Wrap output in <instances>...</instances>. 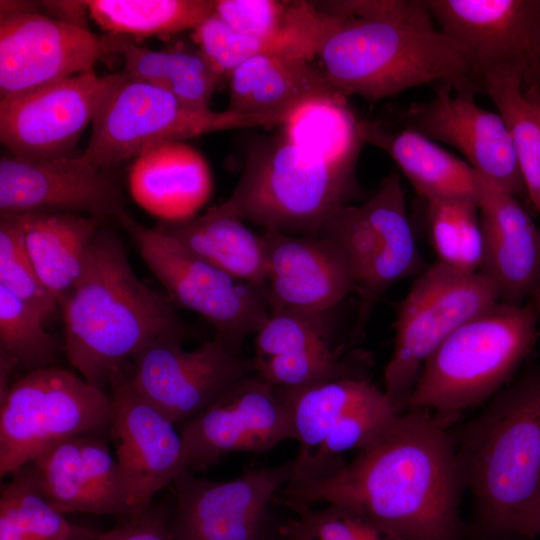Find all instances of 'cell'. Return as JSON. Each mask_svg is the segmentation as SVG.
<instances>
[{
    "label": "cell",
    "mask_w": 540,
    "mask_h": 540,
    "mask_svg": "<svg viewBox=\"0 0 540 540\" xmlns=\"http://www.w3.org/2000/svg\"><path fill=\"white\" fill-rule=\"evenodd\" d=\"M426 102L410 105L403 126L458 150L480 176L519 200L527 198L512 136L499 113L478 106L474 96L446 85Z\"/></svg>",
    "instance_id": "cell-21"
},
{
    "label": "cell",
    "mask_w": 540,
    "mask_h": 540,
    "mask_svg": "<svg viewBox=\"0 0 540 540\" xmlns=\"http://www.w3.org/2000/svg\"><path fill=\"white\" fill-rule=\"evenodd\" d=\"M522 93L525 100L534 112L536 118L540 122V89L535 85L523 84Z\"/></svg>",
    "instance_id": "cell-44"
},
{
    "label": "cell",
    "mask_w": 540,
    "mask_h": 540,
    "mask_svg": "<svg viewBox=\"0 0 540 540\" xmlns=\"http://www.w3.org/2000/svg\"><path fill=\"white\" fill-rule=\"evenodd\" d=\"M482 83L509 129L527 198L540 214V122L523 96V76L510 70L489 72Z\"/></svg>",
    "instance_id": "cell-35"
},
{
    "label": "cell",
    "mask_w": 540,
    "mask_h": 540,
    "mask_svg": "<svg viewBox=\"0 0 540 540\" xmlns=\"http://www.w3.org/2000/svg\"><path fill=\"white\" fill-rule=\"evenodd\" d=\"M361 141L385 151L425 201L467 199L477 202L478 174L436 142L402 125L358 120Z\"/></svg>",
    "instance_id": "cell-28"
},
{
    "label": "cell",
    "mask_w": 540,
    "mask_h": 540,
    "mask_svg": "<svg viewBox=\"0 0 540 540\" xmlns=\"http://www.w3.org/2000/svg\"><path fill=\"white\" fill-rule=\"evenodd\" d=\"M477 205L483 237L479 272L500 301L524 304L540 275V229L518 198L479 174Z\"/></svg>",
    "instance_id": "cell-25"
},
{
    "label": "cell",
    "mask_w": 540,
    "mask_h": 540,
    "mask_svg": "<svg viewBox=\"0 0 540 540\" xmlns=\"http://www.w3.org/2000/svg\"><path fill=\"white\" fill-rule=\"evenodd\" d=\"M0 19L25 14V13H33L38 12L36 10V6H39L40 4H36L35 2L30 1H1L0 2Z\"/></svg>",
    "instance_id": "cell-43"
},
{
    "label": "cell",
    "mask_w": 540,
    "mask_h": 540,
    "mask_svg": "<svg viewBox=\"0 0 540 540\" xmlns=\"http://www.w3.org/2000/svg\"><path fill=\"white\" fill-rule=\"evenodd\" d=\"M539 317L530 301H498L466 321L424 362L407 409L449 419L488 401L533 351Z\"/></svg>",
    "instance_id": "cell-5"
},
{
    "label": "cell",
    "mask_w": 540,
    "mask_h": 540,
    "mask_svg": "<svg viewBox=\"0 0 540 540\" xmlns=\"http://www.w3.org/2000/svg\"><path fill=\"white\" fill-rule=\"evenodd\" d=\"M41 6L48 12L47 16L65 23L87 27L86 15H89L85 1H42Z\"/></svg>",
    "instance_id": "cell-42"
},
{
    "label": "cell",
    "mask_w": 540,
    "mask_h": 540,
    "mask_svg": "<svg viewBox=\"0 0 540 540\" xmlns=\"http://www.w3.org/2000/svg\"><path fill=\"white\" fill-rule=\"evenodd\" d=\"M425 202L429 236L437 262L462 272H479L483 237L477 202L467 199Z\"/></svg>",
    "instance_id": "cell-36"
},
{
    "label": "cell",
    "mask_w": 540,
    "mask_h": 540,
    "mask_svg": "<svg viewBox=\"0 0 540 540\" xmlns=\"http://www.w3.org/2000/svg\"><path fill=\"white\" fill-rule=\"evenodd\" d=\"M317 235L339 246L353 273L358 307L352 345L363 334L375 305L387 290L424 270L399 174L385 177L364 203L335 211Z\"/></svg>",
    "instance_id": "cell-8"
},
{
    "label": "cell",
    "mask_w": 540,
    "mask_h": 540,
    "mask_svg": "<svg viewBox=\"0 0 540 540\" xmlns=\"http://www.w3.org/2000/svg\"><path fill=\"white\" fill-rule=\"evenodd\" d=\"M30 463L42 491L61 513L131 516L120 466L100 435L57 441Z\"/></svg>",
    "instance_id": "cell-24"
},
{
    "label": "cell",
    "mask_w": 540,
    "mask_h": 540,
    "mask_svg": "<svg viewBox=\"0 0 540 540\" xmlns=\"http://www.w3.org/2000/svg\"><path fill=\"white\" fill-rule=\"evenodd\" d=\"M0 286L31 306L45 321L59 307L41 284L27 255L21 215H0Z\"/></svg>",
    "instance_id": "cell-39"
},
{
    "label": "cell",
    "mask_w": 540,
    "mask_h": 540,
    "mask_svg": "<svg viewBox=\"0 0 540 540\" xmlns=\"http://www.w3.org/2000/svg\"><path fill=\"white\" fill-rule=\"evenodd\" d=\"M117 75L89 70L0 99L2 144L9 154L25 159L75 154L76 143Z\"/></svg>",
    "instance_id": "cell-19"
},
{
    "label": "cell",
    "mask_w": 540,
    "mask_h": 540,
    "mask_svg": "<svg viewBox=\"0 0 540 540\" xmlns=\"http://www.w3.org/2000/svg\"><path fill=\"white\" fill-rule=\"evenodd\" d=\"M336 310L270 312L254 335L253 373L282 389L367 379L366 356L338 340Z\"/></svg>",
    "instance_id": "cell-17"
},
{
    "label": "cell",
    "mask_w": 540,
    "mask_h": 540,
    "mask_svg": "<svg viewBox=\"0 0 540 540\" xmlns=\"http://www.w3.org/2000/svg\"><path fill=\"white\" fill-rule=\"evenodd\" d=\"M538 13H539V21H540V0H538Z\"/></svg>",
    "instance_id": "cell-49"
},
{
    "label": "cell",
    "mask_w": 540,
    "mask_h": 540,
    "mask_svg": "<svg viewBox=\"0 0 540 540\" xmlns=\"http://www.w3.org/2000/svg\"><path fill=\"white\" fill-rule=\"evenodd\" d=\"M540 535V510L538 512V515L535 519L534 527H533V537H536Z\"/></svg>",
    "instance_id": "cell-47"
},
{
    "label": "cell",
    "mask_w": 540,
    "mask_h": 540,
    "mask_svg": "<svg viewBox=\"0 0 540 540\" xmlns=\"http://www.w3.org/2000/svg\"><path fill=\"white\" fill-rule=\"evenodd\" d=\"M179 432L187 470L193 473L206 471L230 453H262L296 438L282 390L254 373L181 423Z\"/></svg>",
    "instance_id": "cell-14"
},
{
    "label": "cell",
    "mask_w": 540,
    "mask_h": 540,
    "mask_svg": "<svg viewBox=\"0 0 540 540\" xmlns=\"http://www.w3.org/2000/svg\"><path fill=\"white\" fill-rule=\"evenodd\" d=\"M154 228L235 279L265 290L262 235L247 228L244 220L223 202L200 216L176 222L159 221Z\"/></svg>",
    "instance_id": "cell-29"
},
{
    "label": "cell",
    "mask_w": 540,
    "mask_h": 540,
    "mask_svg": "<svg viewBox=\"0 0 540 540\" xmlns=\"http://www.w3.org/2000/svg\"><path fill=\"white\" fill-rule=\"evenodd\" d=\"M295 516L279 527L286 540H402L347 509L332 504L285 505Z\"/></svg>",
    "instance_id": "cell-38"
},
{
    "label": "cell",
    "mask_w": 540,
    "mask_h": 540,
    "mask_svg": "<svg viewBox=\"0 0 540 540\" xmlns=\"http://www.w3.org/2000/svg\"><path fill=\"white\" fill-rule=\"evenodd\" d=\"M109 434L128 494L131 516L140 514L153 497L185 469L180 432L134 385L131 362L112 373Z\"/></svg>",
    "instance_id": "cell-18"
},
{
    "label": "cell",
    "mask_w": 540,
    "mask_h": 540,
    "mask_svg": "<svg viewBox=\"0 0 540 540\" xmlns=\"http://www.w3.org/2000/svg\"><path fill=\"white\" fill-rule=\"evenodd\" d=\"M60 308L68 361L102 390L112 373L146 346L188 334L177 306L137 277L122 240L104 225L91 243L83 275Z\"/></svg>",
    "instance_id": "cell-3"
},
{
    "label": "cell",
    "mask_w": 540,
    "mask_h": 540,
    "mask_svg": "<svg viewBox=\"0 0 540 540\" xmlns=\"http://www.w3.org/2000/svg\"><path fill=\"white\" fill-rule=\"evenodd\" d=\"M530 85H535L540 89V73L536 76L535 80Z\"/></svg>",
    "instance_id": "cell-48"
},
{
    "label": "cell",
    "mask_w": 540,
    "mask_h": 540,
    "mask_svg": "<svg viewBox=\"0 0 540 540\" xmlns=\"http://www.w3.org/2000/svg\"><path fill=\"white\" fill-rule=\"evenodd\" d=\"M22 216V238L31 264L59 307L84 273L100 220L75 213Z\"/></svg>",
    "instance_id": "cell-30"
},
{
    "label": "cell",
    "mask_w": 540,
    "mask_h": 540,
    "mask_svg": "<svg viewBox=\"0 0 540 540\" xmlns=\"http://www.w3.org/2000/svg\"><path fill=\"white\" fill-rule=\"evenodd\" d=\"M540 313V275L529 300Z\"/></svg>",
    "instance_id": "cell-46"
},
{
    "label": "cell",
    "mask_w": 540,
    "mask_h": 540,
    "mask_svg": "<svg viewBox=\"0 0 540 540\" xmlns=\"http://www.w3.org/2000/svg\"><path fill=\"white\" fill-rule=\"evenodd\" d=\"M111 396L72 371L27 372L0 400V475L12 474L49 445L109 431Z\"/></svg>",
    "instance_id": "cell-9"
},
{
    "label": "cell",
    "mask_w": 540,
    "mask_h": 540,
    "mask_svg": "<svg viewBox=\"0 0 540 540\" xmlns=\"http://www.w3.org/2000/svg\"><path fill=\"white\" fill-rule=\"evenodd\" d=\"M89 16L113 35L151 37L195 29L216 0H86Z\"/></svg>",
    "instance_id": "cell-33"
},
{
    "label": "cell",
    "mask_w": 540,
    "mask_h": 540,
    "mask_svg": "<svg viewBox=\"0 0 540 540\" xmlns=\"http://www.w3.org/2000/svg\"><path fill=\"white\" fill-rule=\"evenodd\" d=\"M293 460L246 470L214 481L187 469L173 481L174 506L169 525L174 540H264L271 505L292 480Z\"/></svg>",
    "instance_id": "cell-13"
},
{
    "label": "cell",
    "mask_w": 540,
    "mask_h": 540,
    "mask_svg": "<svg viewBox=\"0 0 540 540\" xmlns=\"http://www.w3.org/2000/svg\"><path fill=\"white\" fill-rule=\"evenodd\" d=\"M134 201L160 221L196 216L209 200L213 181L204 157L181 141L154 147L134 159L128 173Z\"/></svg>",
    "instance_id": "cell-26"
},
{
    "label": "cell",
    "mask_w": 540,
    "mask_h": 540,
    "mask_svg": "<svg viewBox=\"0 0 540 540\" xmlns=\"http://www.w3.org/2000/svg\"><path fill=\"white\" fill-rule=\"evenodd\" d=\"M355 164H332L304 153L282 134L249 148L244 169L223 203L264 231L317 235L359 193Z\"/></svg>",
    "instance_id": "cell-6"
},
{
    "label": "cell",
    "mask_w": 540,
    "mask_h": 540,
    "mask_svg": "<svg viewBox=\"0 0 540 540\" xmlns=\"http://www.w3.org/2000/svg\"><path fill=\"white\" fill-rule=\"evenodd\" d=\"M317 55L342 96L376 102L423 85H446L470 96L484 93L466 57L437 27L424 0H398L391 11L374 17H338Z\"/></svg>",
    "instance_id": "cell-2"
},
{
    "label": "cell",
    "mask_w": 540,
    "mask_h": 540,
    "mask_svg": "<svg viewBox=\"0 0 540 540\" xmlns=\"http://www.w3.org/2000/svg\"><path fill=\"white\" fill-rule=\"evenodd\" d=\"M454 438L481 527L533 538L540 510V364L486 401Z\"/></svg>",
    "instance_id": "cell-4"
},
{
    "label": "cell",
    "mask_w": 540,
    "mask_h": 540,
    "mask_svg": "<svg viewBox=\"0 0 540 540\" xmlns=\"http://www.w3.org/2000/svg\"><path fill=\"white\" fill-rule=\"evenodd\" d=\"M447 420L406 409L335 473L286 485L276 502L337 505L402 540H459L465 488Z\"/></svg>",
    "instance_id": "cell-1"
},
{
    "label": "cell",
    "mask_w": 540,
    "mask_h": 540,
    "mask_svg": "<svg viewBox=\"0 0 540 540\" xmlns=\"http://www.w3.org/2000/svg\"><path fill=\"white\" fill-rule=\"evenodd\" d=\"M183 340L162 338L131 360L138 391L175 425L191 419L253 373L251 358L239 357L218 336L191 351L183 348Z\"/></svg>",
    "instance_id": "cell-16"
},
{
    "label": "cell",
    "mask_w": 540,
    "mask_h": 540,
    "mask_svg": "<svg viewBox=\"0 0 540 540\" xmlns=\"http://www.w3.org/2000/svg\"><path fill=\"white\" fill-rule=\"evenodd\" d=\"M10 475L0 497V540H66L77 529L48 500L30 462Z\"/></svg>",
    "instance_id": "cell-34"
},
{
    "label": "cell",
    "mask_w": 540,
    "mask_h": 540,
    "mask_svg": "<svg viewBox=\"0 0 540 540\" xmlns=\"http://www.w3.org/2000/svg\"><path fill=\"white\" fill-rule=\"evenodd\" d=\"M500 301L480 272L436 262L420 272L396 307L394 346L384 369V392L397 414L408 400L427 358L466 321Z\"/></svg>",
    "instance_id": "cell-10"
},
{
    "label": "cell",
    "mask_w": 540,
    "mask_h": 540,
    "mask_svg": "<svg viewBox=\"0 0 540 540\" xmlns=\"http://www.w3.org/2000/svg\"><path fill=\"white\" fill-rule=\"evenodd\" d=\"M44 322L31 306L0 286V354L28 372L52 366L57 345Z\"/></svg>",
    "instance_id": "cell-37"
},
{
    "label": "cell",
    "mask_w": 540,
    "mask_h": 540,
    "mask_svg": "<svg viewBox=\"0 0 540 540\" xmlns=\"http://www.w3.org/2000/svg\"><path fill=\"white\" fill-rule=\"evenodd\" d=\"M116 221L169 299L206 319L232 352L256 334L270 313L262 289L235 279L125 211Z\"/></svg>",
    "instance_id": "cell-11"
},
{
    "label": "cell",
    "mask_w": 540,
    "mask_h": 540,
    "mask_svg": "<svg viewBox=\"0 0 540 540\" xmlns=\"http://www.w3.org/2000/svg\"><path fill=\"white\" fill-rule=\"evenodd\" d=\"M424 1L481 83L486 73L510 70L529 85L540 73L538 0Z\"/></svg>",
    "instance_id": "cell-15"
},
{
    "label": "cell",
    "mask_w": 540,
    "mask_h": 540,
    "mask_svg": "<svg viewBox=\"0 0 540 540\" xmlns=\"http://www.w3.org/2000/svg\"><path fill=\"white\" fill-rule=\"evenodd\" d=\"M280 389L298 442L290 486L332 475L345 464L346 452L361 449L397 415L384 390L368 379Z\"/></svg>",
    "instance_id": "cell-12"
},
{
    "label": "cell",
    "mask_w": 540,
    "mask_h": 540,
    "mask_svg": "<svg viewBox=\"0 0 540 540\" xmlns=\"http://www.w3.org/2000/svg\"><path fill=\"white\" fill-rule=\"evenodd\" d=\"M343 98L319 96L304 101L281 124V134L316 159L332 164L356 163L363 142L357 133V120Z\"/></svg>",
    "instance_id": "cell-32"
},
{
    "label": "cell",
    "mask_w": 540,
    "mask_h": 540,
    "mask_svg": "<svg viewBox=\"0 0 540 540\" xmlns=\"http://www.w3.org/2000/svg\"><path fill=\"white\" fill-rule=\"evenodd\" d=\"M192 38L221 78L230 77L234 70L257 55L292 53L278 44L237 32L215 13L193 30Z\"/></svg>",
    "instance_id": "cell-40"
},
{
    "label": "cell",
    "mask_w": 540,
    "mask_h": 540,
    "mask_svg": "<svg viewBox=\"0 0 540 540\" xmlns=\"http://www.w3.org/2000/svg\"><path fill=\"white\" fill-rule=\"evenodd\" d=\"M311 58L288 53L257 55L232 72L227 110L286 119L304 101L341 95ZM344 97V96H343Z\"/></svg>",
    "instance_id": "cell-27"
},
{
    "label": "cell",
    "mask_w": 540,
    "mask_h": 540,
    "mask_svg": "<svg viewBox=\"0 0 540 540\" xmlns=\"http://www.w3.org/2000/svg\"><path fill=\"white\" fill-rule=\"evenodd\" d=\"M283 121L277 116L196 107L164 88L118 72L95 113L81 157L97 169L113 170L165 143Z\"/></svg>",
    "instance_id": "cell-7"
},
{
    "label": "cell",
    "mask_w": 540,
    "mask_h": 540,
    "mask_svg": "<svg viewBox=\"0 0 540 540\" xmlns=\"http://www.w3.org/2000/svg\"><path fill=\"white\" fill-rule=\"evenodd\" d=\"M103 40L108 52L123 57L126 76L164 88L193 106L209 108L221 77L198 48L152 50L135 44L131 37L113 34Z\"/></svg>",
    "instance_id": "cell-31"
},
{
    "label": "cell",
    "mask_w": 540,
    "mask_h": 540,
    "mask_svg": "<svg viewBox=\"0 0 540 540\" xmlns=\"http://www.w3.org/2000/svg\"><path fill=\"white\" fill-rule=\"evenodd\" d=\"M103 38L40 12L0 19V99L93 70Z\"/></svg>",
    "instance_id": "cell-22"
},
{
    "label": "cell",
    "mask_w": 540,
    "mask_h": 540,
    "mask_svg": "<svg viewBox=\"0 0 540 540\" xmlns=\"http://www.w3.org/2000/svg\"><path fill=\"white\" fill-rule=\"evenodd\" d=\"M126 199L113 170L97 169L81 154L0 160V215L75 213L105 223L124 212Z\"/></svg>",
    "instance_id": "cell-20"
},
{
    "label": "cell",
    "mask_w": 540,
    "mask_h": 540,
    "mask_svg": "<svg viewBox=\"0 0 540 540\" xmlns=\"http://www.w3.org/2000/svg\"><path fill=\"white\" fill-rule=\"evenodd\" d=\"M265 296L272 311H324L354 294L350 264L332 240L320 235L264 231Z\"/></svg>",
    "instance_id": "cell-23"
},
{
    "label": "cell",
    "mask_w": 540,
    "mask_h": 540,
    "mask_svg": "<svg viewBox=\"0 0 540 540\" xmlns=\"http://www.w3.org/2000/svg\"><path fill=\"white\" fill-rule=\"evenodd\" d=\"M170 511L165 503L151 504L135 516L119 519L99 540H174L170 525Z\"/></svg>",
    "instance_id": "cell-41"
},
{
    "label": "cell",
    "mask_w": 540,
    "mask_h": 540,
    "mask_svg": "<svg viewBox=\"0 0 540 540\" xmlns=\"http://www.w3.org/2000/svg\"><path fill=\"white\" fill-rule=\"evenodd\" d=\"M66 540H99V533L77 527Z\"/></svg>",
    "instance_id": "cell-45"
}]
</instances>
